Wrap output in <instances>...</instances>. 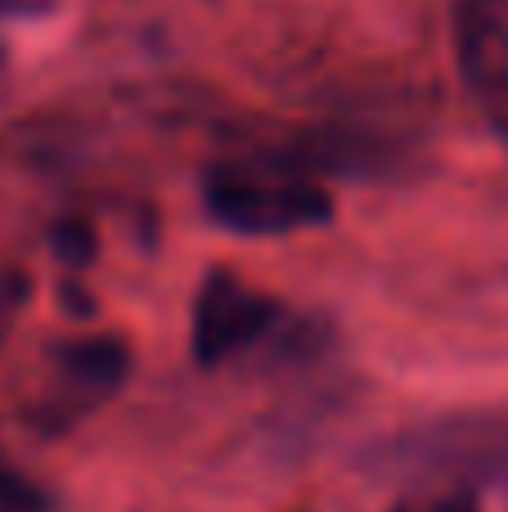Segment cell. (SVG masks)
I'll return each mask as SVG.
<instances>
[{"label": "cell", "mask_w": 508, "mask_h": 512, "mask_svg": "<svg viewBox=\"0 0 508 512\" xmlns=\"http://www.w3.org/2000/svg\"><path fill=\"white\" fill-rule=\"evenodd\" d=\"M275 319V306L266 297H257L252 288H243L230 274H212V283L203 288L194 310V351L198 360H225L239 346H248L261 328Z\"/></svg>", "instance_id": "obj_2"}, {"label": "cell", "mask_w": 508, "mask_h": 512, "mask_svg": "<svg viewBox=\"0 0 508 512\" xmlns=\"http://www.w3.org/2000/svg\"><path fill=\"white\" fill-rule=\"evenodd\" d=\"M212 212L225 225L248 234H275V230H297L329 216L320 189L297 185V180H266V176H248V171H221L207 189Z\"/></svg>", "instance_id": "obj_1"}]
</instances>
